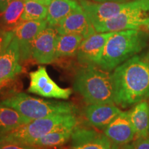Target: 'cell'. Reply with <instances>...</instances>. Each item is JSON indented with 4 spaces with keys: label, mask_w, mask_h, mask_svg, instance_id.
I'll return each instance as SVG.
<instances>
[{
    "label": "cell",
    "mask_w": 149,
    "mask_h": 149,
    "mask_svg": "<svg viewBox=\"0 0 149 149\" xmlns=\"http://www.w3.org/2000/svg\"><path fill=\"white\" fill-rule=\"evenodd\" d=\"M83 40L81 35L77 34L58 35L56 44V59L77 55L78 48Z\"/></svg>",
    "instance_id": "obj_21"
},
{
    "label": "cell",
    "mask_w": 149,
    "mask_h": 149,
    "mask_svg": "<svg viewBox=\"0 0 149 149\" xmlns=\"http://www.w3.org/2000/svg\"><path fill=\"white\" fill-rule=\"evenodd\" d=\"M18 41L13 37L10 45L0 55V88L15 79L22 71Z\"/></svg>",
    "instance_id": "obj_11"
},
{
    "label": "cell",
    "mask_w": 149,
    "mask_h": 149,
    "mask_svg": "<svg viewBox=\"0 0 149 149\" xmlns=\"http://www.w3.org/2000/svg\"><path fill=\"white\" fill-rule=\"evenodd\" d=\"M30 84L28 91L47 98L68 100L72 91L69 88H61L48 74L46 68L40 66L29 73Z\"/></svg>",
    "instance_id": "obj_7"
},
{
    "label": "cell",
    "mask_w": 149,
    "mask_h": 149,
    "mask_svg": "<svg viewBox=\"0 0 149 149\" xmlns=\"http://www.w3.org/2000/svg\"><path fill=\"white\" fill-rule=\"evenodd\" d=\"M93 1H98V2H107V1H109V2L126 3V2H130V1H135V0H93Z\"/></svg>",
    "instance_id": "obj_28"
},
{
    "label": "cell",
    "mask_w": 149,
    "mask_h": 149,
    "mask_svg": "<svg viewBox=\"0 0 149 149\" xmlns=\"http://www.w3.org/2000/svg\"><path fill=\"white\" fill-rule=\"evenodd\" d=\"M112 78L117 105L126 108L149 97V64L139 56L116 67Z\"/></svg>",
    "instance_id": "obj_1"
},
{
    "label": "cell",
    "mask_w": 149,
    "mask_h": 149,
    "mask_svg": "<svg viewBox=\"0 0 149 149\" xmlns=\"http://www.w3.org/2000/svg\"><path fill=\"white\" fill-rule=\"evenodd\" d=\"M80 6L74 0H51L48 6L46 21L50 26L56 27L61 20Z\"/></svg>",
    "instance_id": "obj_18"
},
{
    "label": "cell",
    "mask_w": 149,
    "mask_h": 149,
    "mask_svg": "<svg viewBox=\"0 0 149 149\" xmlns=\"http://www.w3.org/2000/svg\"><path fill=\"white\" fill-rule=\"evenodd\" d=\"M118 149H134V147L133 146V144H130L128 143V144L121 145L120 147H119Z\"/></svg>",
    "instance_id": "obj_29"
},
{
    "label": "cell",
    "mask_w": 149,
    "mask_h": 149,
    "mask_svg": "<svg viewBox=\"0 0 149 149\" xmlns=\"http://www.w3.org/2000/svg\"><path fill=\"white\" fill-rule=\"evenodd\" d=\"M14 37L13 31H6L0 28V55L6 51Z\"/></svg>",
    "instance_id": "obj_24"
},
{
    "label": "cell",
    "mask_w": 149,
    "mask_h": 149,
    "mask_svg": "<svg viewBox=\"0 0 149 149\" xmlns=\"http://www.w3.org/2000/svg\"><path fill=\"white\" fill-rule=\"evenodd\" d=\"M85 116L94 127L104 129L122 112L114 104H88L85 109Z\"/></svg>",
    "instance_id": "obj_16"
},
{
    "label": "cell",
    "mask_w": 149,
    "mask_h": 149,
    "mask_svg": "<svg viewBox=\"0 0 149 149\" xmlns=\"http://www.w3.org/2000/svg\"><path fill=\"white\" fill-rule=\"evenodd\" d=\"M0 103L15 109L31 120L57 115H76L78 113L77 106L72 102L44 100L24 93L8 97Z\"/></svg>",
    "instance_id": "obj_5"
},
{
    "label": "cell",
    "mask_w": 149,
    "mask_h": 149,
    "mask_svg": "<svg viewBox=\"0 0 149 149\" xmlns=\"http://www.w3.org/2000/svg\"><path fill=\"white\" fill-rule=\"evenodd\" d=\"M118 148H119V147L117 146H116V147H115V148L114 149H118Z\"/></svg>",
    "instance_id": "obj_33"
},
{
    "label": "cell",
    "mask_w": 149,
    "mask_h": 149,
    "mask_svg": "<svg viewBox=\"0 0 149 149\" xmlns=\"http://www.w3.org/2000/svg\"><path fill=\"white\" fill-rule=\"evenodd\" d=\"M46 19L24 21L13 30L18 41L21 59L27 60L31 57L33 43L37 35L47 27Z\"/></svg>",
    "instance_id": "obj_10"
},
{
    "label": "cell",
    "mask_w": 149,
    "mask_h": 149,
    "mask_svg": "<svg viewBox=\"0 0 149 149\" xmlns=\"http://www.w3.org/2000/svg\"><path fill=\"white\" fill-rule=\"evenodd\" d=\"M55 28L59 35L77 34L81 35L84 39L96 33L93 24L81 6L61 20Z\"/></svg>",
    "instance_id": "obj_12"
},
{
    "label": "cell",
    "mask_w": 149,
    "mask_h": 149,
    "mask_svg": "<svg viewBox=\"0 0 149 149\" xmlns=\"http://www.w3.org/2000/svg\"><path fill=\"white\" fill-rule=\"evenodd\" d=\"M147 26H148V29H149V24H148V25H147Z\"/></svg>",
    "instance_id": "obj_34"
},
{
    "label": "cell",
    "mask_w": 149,
    "mask_h": 149,
    "mask_svg": "<svg viewBox=\"0 0 149 149\" xmlns=\"http://www.w3.org/2000/svg\"><path fill=\"white\" fill-rule=\"evenodd\" d=\"M149 24V0L130 1L116 16L95 26L96 33L137 30Z\"/></svg>",
    "instance_id": "obj_6"
},
{
    "label": "cell",
    "mask_w": 149,
    "mask_h": 149,
    "mask_svg": "<svg viewBox=\"0 0 149 149\" xmlns=\"http://www.w3.org/2000/svg\"><path fill=\"white\" fill-rule=\"evenodd\" d=\"M96 65L83 66L74 76L73 88L88 104H115L112 74Z\"/></svg>",
    "instance_id": "obj_2"
},
{
    "label": "cell",
    "mask_w": 149,
    "mask_h": 149,
    "mask_svg": "<svg viewBox=\"0 0 149 149\" xmlns=\"http://www.w3.org/2000/svg\"><path fill=\"white\" fill-rule=\"evenodd\" d=\"M79 124L75 115H57L32 120L10 133L0 136V143L33 145L36 141L53 130L74 128Z\"/></svg>",
    "instance_id": "obj_4"
},
{
    "label": "cell",
    "mask_w": 149,
    "mask_h": 149,
    "mask_svg": "<svg viewBox=\"0 0 149 149\" xmlns=\"http://www.w3.org/2000/svg\"><path fill=\"white\" fill-rule=\"evenodd\" d=\"M135 133V138L149 136V104L144 101L136 104L128 112Z\"/></svg>",
    "instance_id": "obj_17"
},
{
    "label": "cell",
    "mask_w": 149,
    "mask_h": 149,
    "mask_svg": "<svg viewBox=\"0 0 149 149\" xmlns=\"http://www.w3.org/2000/svg\"><path fill=\"white\" fill-rule=\"evenodd\" d=\"M62 149H74L72 146H68V147H64Z\"/></svg>",
    "instance_id": "obj_32"
},
{
    "label": "cell",
    "mask_w": 149,
    "mask_h": 149,
    "mask_svg": "<svg viewBox=\"0 0 149 149\" xmlns=\"http://www.w3.org/2000/svg\"><path fill=\"white\" fill-rule=\"evenodd\" d=\"M33 1H37V2L42 3V4L46 6H48L51 3V0H33Z\"/></svg>",
    "instance_id": "obj_30"
},
{
    "label": "cell",
    "mask_w": 149,
    "mask_h": 149,
    "mask_svg": "<svg viewBox=\"0 0 149 149\" xmlns=\"http://www.w3.org/2000/svg\"><path fill=\"white\" fill-rule=\"evenodd\" d=\"M146 60L147 61V62H148V64H149V52H148V54H147V55H146Z\"/></svg>",
    "instance_id": "obj_31"
},
{
    "label": "cell",
    "mask_w": 149,
    "mask_h": 149,
    "mask_svg": "<svg viewBox=\"0 0 149 149\" xmlns=\"http://www.w3.org/2000/svg\"><path fill=\"white\" fill-rule=\"evenodd\" d=\"M72 147L74 149H114L113 144L105 134L84 128H74L72 137Z\"/></svg>",
    "instance_id": "obj_14"
},
{
    "label": "cell",
    "mask_w": 149,
    "mask_h": 149,
    "mask_svg": "<svg viewBox=\"0 0 149 149\" xmlns=\"http://www.w3.org/2000/svg\"><path fill=\"white\" fill-rule=\"evenodd\" d=\"M15 109L0 103V136L31 122Z\"/></svg>",
    "instance_id": "obj_19"
},
{
    "label": "cell",
    "mask_w": 149,
    "mask_h": 149,
    "mask_svg": "<svg viewBox=\"0 0 149 149\" xmlns=\"http://www.w3.org/2000/svg\"><path fill=\"white\" fill-rule=\"evenodd\" d=\"M104 130L105 135L117 146L128 144L135 137L128 112H121Z\"/></svg>",
    "instance_id": "obj_15"
},
{
    "label": "cell",
    "mask_w": 149,
    "mask_h": 149,
    "mask_svg": "<svg viewBox=\"0 0 149 149\" xmlns=\"http://www.w3.org/2000/svg\"><path fill=\"white\" fill-rule=\"evenodd\" d=\"M47 13L46 6L33 0H26L22 19L23 21L46 19Z\"/></svg>",
    "instance_id": "obj_23"
},
{
    "label": "cell",
    "mask_w": 149,
    "mask_h": 149,
    "mask_svg": "<svg viewBox=\"0 0 149 149\" xmlns=\"http://www.w3.org/2000/svg\"><path fill=\"white\" fill-rule=\"evenodd\" d=\"M132 144L134 149H149V136L136 138Z\"/></svg>",
    "instance_id": "obj_26"
},
{
    "label": "cell",
    "mask_w": 149,
    "mask_h": 149,
    "mask_svg": "<svg viewBox=\"0 0 149 149\" xmlns=\"http://www.w3.org/2000/svg\"><path fill=\"white\" fill-rule=\"evenodd\" d=\"M128 3L129 2H98L89 0H79L80 6L88 16L93 26L116 16L127 6Z\"/></svg>",
    "instance_id": "obj_13"
},
{
    "label": "cell",
    "mask_w": 149,
    "mask_h": 149,
    "mask_svg": "<svg viewBox=\"0 0 149 149\" xmlns=\"http://www.w3.org/2000/svg\"><path fill=\"white\" fill-rule=\"evenodd\" d=\"M26 0H12L6 10L0 13V28L6 31H13L24 22L22 19Z\"/></svg>",
    "instance_id": "obj_20"
},
{
    "label": "cell",
    "mask_w": 149,
    "mask_h": 149,
    "mask_svg": "<svg viewBox=\"0 0 149 149\" xmlns=\"http://www.w3.org/2000/svg\"><path fill=\"white\" fill-rule=\"evenodd\" d=\"M58 33L55 27L47 26L37 35L33 43L31 57L39 64H51L55 60Z\"/></svg>",
    "instance_id": "obj_9"
},
{
    "label": "cell",
    "mask_w": 149,
    "mask_h": 149,
    "mask_svg": "<svg viewBox=\"0 0 149 149\" xmlns=\"http://www.w3.org/2000/svg\"><path fill=\"white\" fill-rule=\"evenodd\" d=\"M11 1L12 0H0V13H2L6 10Z\"/></svg>",
    "instance_id": "obj_27"
},
{
    "label": "cell",
    "mask_w": 149,
    "mask_h": 149,
    "mask_svg": "<svg viewBox=\"0 0 149 149\" xmlns=\"http://www.w3.org/2000/svg\"><path fill=\"white\" fill-rule=\"evenodd\" d=\"M114 32L95 33L84 39L77 53L78 62L82 66H97L107 41Z\"/></svg>",
    "instance_id": "obj_8"
},
{
    "label": "cell",
    "mask_w": 149,
    "mask_h": 149,
    "mask_svg": "<svg viewBox=\"0 0 149 149\" xmlns=\"http://www.w3.org/2000/svg\"><path fill=\"white\" fill-rule=\"evenodd\" d=\"M74 128H64L57 129L43 136L36 141L33 146L42 148H55L66 144L71 138Z\"/></svg>",
    "instance_id": "obj_22"
},
{
    "label": "cell",
    "mask_w": 149,
    "mask_h": 149,
    "mask_svg": "<svg viewBox=\"0 0 149 149\" xmlns=\"http://www.w3.org/2000/svg\"><path fill=\"white\" fill-rule=\"evenodd\" d=\"M0 149H43L33 145L20 144L15 143L3 142L0 143Z\"/></svg>",
    "instance_id": "obj_25"
},
{
    "label": "cell",
    "mask_w": 149,
    "mask_h": 149,
    "mask_svg": "<svg viewBox=\"0 0 149 149\" xmlns=\"http://www.w3.org/2000/svg\"><path fill=\"white\" fill-rule=\"evenodd\" d=\"M147 41L148 35L139 29L114 32L106 44L97 66L111 72L142 51Z\"/></svg>",
    "instance_id": "obj_3"
}]
</instances>
